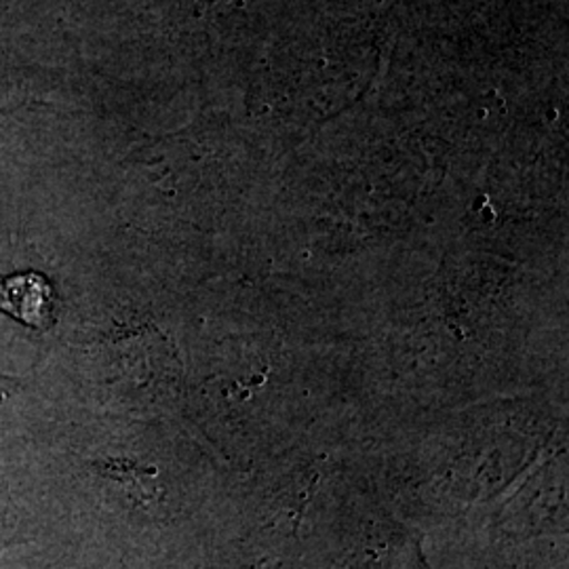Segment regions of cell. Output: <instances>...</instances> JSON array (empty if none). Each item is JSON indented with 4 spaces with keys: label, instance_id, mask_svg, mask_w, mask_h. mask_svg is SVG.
Here are the masks:
<instances>
[{
    "label": "cell",
    "instance_id": "obj_1",
    "mask_svg": "<svg viewBox=\"0 0 569 569\" xmlns=\"http://www.w3.org/2000/svg\"><path fill=\"white\" fill-rule=\"evenodd\" d=\"M7 306L23 321H37L47 308V287L37 277H21L7 287Z\"/></svg>",
    "mask_w": 569,
    "mask_h": 569
}]
</instances>
